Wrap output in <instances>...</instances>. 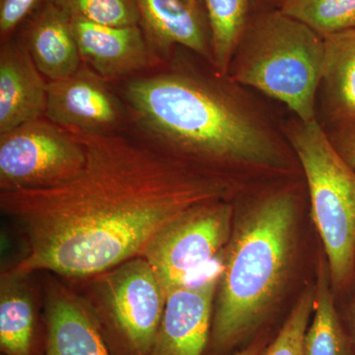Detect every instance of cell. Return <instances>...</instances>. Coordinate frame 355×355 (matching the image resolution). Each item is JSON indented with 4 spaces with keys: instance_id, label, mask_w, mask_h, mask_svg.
Masks as SVG:
<instances>
[{
    "instance_id": "cell-10",
    "label": "cell",
    "mask_w": 355,
    "mask_h": 355,
    "mask_svg": "<svg viewBox=\"0 0 355 355\" xmlns=\"http://www.w3.org/2000/svg\"><path fill=\"white\" fill-rule=\"evenodd\" d=\"M71 18L81 60L110 83H121L162 64L141 26L97 24Z\"/></svg>"
},
{
    "instance_id": "cell-7",
    "label": "cell",
    "mask_w": 355,
    "mask_h": 355,
    "mask_svg": "<svg viewBox=\"0 0 355 355\" xmlns=\"http://www.w3.org/2000/svg\"><path fill=\"white\" fill-rule=\"evenodd\" d=\"M232 205L224 200L195 205L168 224L142 254L166 295L216 258L232 233Z\"/></svg>"
},
{
    "instance_id": "cell-5",
    "label": "cell",
    "mask_w": 355,
    "mask_h": 355,
    "mask_svg": "<svg viewBox=\"0 0 355 355\" xmlns=\"http://www.w3.org/2000/svg\"><path fill=\"white\" fill-rule=\"evenodd\" d=\"M286 135L307 180L311 216L323 243L331 286L349 288L355 270V170L316 119L291 121Z\"/></svg>"
},
{
    "instance_id": "cell-3",
    "label": "cell",
    "mask_w": 355,
    "mask_h": 355,
    "mask_svg": "<svg viewBox=\"0 0 355 355\" xmlns=\"http://www.w3.org/2000/svg\"><path fill=\"white\" fill-rule=\"evenodd\" d=\"M296 225L297 202L289 191L263 198L233 224L214 301V354L239 345L272 312L288 277Z\"/></svg>"
},
{
    "instance_id": "cell-21",
    "label": "cell",
    "mask_w": 355,
    "mask_h": 355,
    "mask_svg": "<svg viewBox=\"0 0 355 355\" xmlns=\"http://www.w3.org/2000/svg\"><path fill=\"white\" fill-rule=\"evenodd\" d=\"M69 17L108 26L140 24L135 0H49Z\"/></svg>"
},
{
    "instance_id": "cell-26",
    "label": "cell",
    "mask_w": 355,
    "mask_h": 355,
    "mask_svg": "<svg viewBox=\"0 0 355 355\" xmlns=\"http://www.w3.org/2000/svg\"><path fill=\"white\" fill-rule=\"evenodd\" d=\"M263 349L265 347H263V340H259L252 343L251 345H248L246 349L240 350L234 355H260Z\"/></svg>"
},
{
    "instance_id": "cell-8",
    "label": "cell",
    "mask_w": 355,
    "mask_h": 355,
    "mask_svg": "<svg viewBox=\"0 0 355 355\" xmlns=\"http://www.w3.org/2000/svg\"><path fill=\"white\" fill-rule=\"evenodd\" d=\"M85 161L83 142L46 118L0 133V191L48 188L67 181Z\"/></svg>"
},
{
    "instance_id": "cell-27",
    "label": "cell",
    "mask_w": 355,
    "mask_h": 355,
    "mask_svg": "<svg viewBox=\"0 0 355 355\" xmlns=\"http://www.w3.org/2000/svg\"><path fill=\"white\" fill-rule=\"evenodd\" d=\"M263 1L268 2V3L272 4L275 8H280V6L286 1V0H263Z\"/></svg>"
},
{
    "instance_id": "cell-19",
    "label": "cell",
    "mask_w": 355,
    "mask_h": 355,
    "mask_svg": "<svg viewBox=\"0 0 355 355\" xmlns=\"http://www.w3.org/2000/svg\"><path fill=\"white\" fill-rule=\"evenodd\" d=\"M253 0H202L211 36L212 67L227 77L236 49L252 15Z\"/></svg>"
},
{
    "instance_id": "cell-4",
    "label": "cell",
    "mask_w": 355,
    "mask_h": 355,
    "mask_svg": "<svg viewBox=\"0 0 355 355\" xmlns=\"http://www.w3.org/2000/svg\"><path fill=\"white\" fill-rule=\"evenodd\" d=\"M324 50L316 32L279 8L270 9L252 15L227 77L284 103L298 120L313 121Z\"/></svg>"
},
{
    "instance_id": "cell-22",
    "label": "cell",
    "mask_w": 355,
    "mask_h": 355,
    "mask_svg": "<svg viewBox=\"0 0 355 355\" xmlns=\"http://www.w3.org/2000/svg\"><path fill=\"white\" fill-rule=\"evenodd\" d=\"M315 303V289L306 291L292 308L275 340L260 355H303V340Z\"/></svg>"
},
{
    "instance_id": "cell-25",
    "label": "cell",
    "mask_w": 355,
    "mask_h": 355,
    "mask_svg": "<svg viewBox=\"0 0 355 355\" xmlns=\"http://www.w3.org/2000/svg\"><path fill=\"white\" fill-rule=\"evenodd\" d=\"M350 286H354V295H352V301L349 303L347 320H345V322L343 321V324H345V329H347V334H349L354 354L355 355V270L354 279L350 282Z\"/></svg>"
},
{
    "instance_id": "cell-23",
    "label": "cell",
    "mask_w": 355,
    "mask_h": 355,
    "mask_svg": "<svg viewBox=\"0 0 355 355\" xmlns=\"http://www.w3.org/2000/svg\"><path fill=\"white\" fill-rule=\"evenodd\" d=\"M46 0H0V40L12 38L21 25Z\"/></svg>"
},
{
    "instance_id": "cell-18",
    "label": "cell",
    "mask_w": 355,
    "mask_h": 355,
    "mask_svg": "<svg viewBox=\"0 0 355 355\" xmlns=\"http://www.w3.org/2000/svg\"><path fill=\"white\" fill-rule=\"evenodd\" d=\"M331 287L328 263L321 258L314 288V316L306 330L303 355H354Z\"/></svg>"
},
{
    "instance_id": "cell-6",
    "label": "cell",
    "mask_w": 355,
    "mask_h": 355,
    "mask_svg": "<svg viewBox=\"0 0 355 355\" xmlns=\"http://www.w3.org/2000/svg\"><path fill=\"white\" fill-rule=\"evenodd\" d=\"M87 303L113 355H150L166 304L164 289L144 257L95 275Z\"/></svg>"
},
{
    "instance_id": "cell-24",
    "label": "cell",
    "mask_w": 355,
    "mask_h": 355,
    "mask_svg": "<svg viewBox=\"0 0 355 355\" xmlns=\"http://www.w3.org/2000/svg\"><path fill=\"white\" fill-rule=\"evenodd\" d=\"M327 133L338 153L355 170V121L331 123Z\"/></svg>"
},
{
    "instance_id": "cell-12",
    "label": "cell",
    "mask_w": 355,
    "mask_h": 355,
    "mask_svg": "<svg viewBox=\"0 0 355 355\" xmlns=\"http://www.w3.org/2000/svg\"><path fill=\"white\" fill-rule=\"evenodd\" d=\"M140 26L162 62L177 46L212 65L211 36L202 0H135Z\"/></svg>"
},
{
    "instance_id": "cell-20",
    "label": "cell",
    "mask_w": 355,
    "mask_h": 355,
    "mask_svg": "<svg viewBox=\"0 0 355 355\" xmlns=\"http://www.w3.org/2000/svg\"><path fill=\"white\" fill-rule=\"evenodd\" d=\"M279 9L323 39L355 30V0H286Z\"/></svg>"
},
{
    "instance_id": "cell-9",
    "label": "cell",
    "mask_w": 355,
    "mask_h": 355,
    "mask_svg": "<svg viewBox=\"0 0 355 355\" xmlns=\"http://www.w3.org/2000/svg\"><path fill=\"white\" fill-rule=\"evenodd\" d=\"M44 118L77 135H114L130 128L119 91L84 64L67 78L49 81Z\"/></svg>"
},
{
    "instance_id": "cell-1",
    "label": "cell",
    "mask_w": 355,
    "mask_h": 355,
    "mask_svg": "<svg viewBox=\"0 0 355 355\" xmlns=\"http://www.w3.org/2000/svg\"><path fill=\"white\" fill-rule=\"evenodd\" d=\"M85 161L67 181L0 191L26 251L9 272L93 277L141 257L154 237L195 205L224 200L227 180L160 150L137 135L73 133Z\"/></svg>"
},
{
    "instance_id": "cell-15",
    "label": "cell",
    "mask_w": 355,
    "mask_h": 355,
    "mask_svg": "<svg viewBox=\"0 0 355 355\" xmlns=\"http://www.w3.org/2000/svg\"><path fill=\"white\" fill-rule=\"evenodd\" d=\"M44 331V355H113L87 303L60 284L48 292Z\"/></svg>"
},
{
    "instance_id": "cell-2",
    "label": "cell",
    "mask_w": 355,
    "mask_h": 355,
    "mask_svg": "<svg viewBox=\"0 0 355 355\" xmlns=\"http://www.w3.org/2000/svg\"><path fill=\"white\" fill-rule=\"evenodd\" d=\"M162 62L119 85L130 130L175 157L214 170L224 165L284 169L272 130L218 80Z\"/></svg>"
},
{
    "instance_id": "cell-16",
    "label": "cell",
    "mask_w": 355,
    "mask_h": 355,
    "mask_svg": "<svg viewBox=\"0 0 355 355\" xmlns=\"http://www.w3.org/2000/svg\"><path fill=\"white\" fill-rule=\"evenodd\" d=\"M27 277L2 272L0 282V350L4 355H44Z\"/></svg>"
},
{
    "instance_id": "cell-11",
    "label": "cell",
    "mask_w": 355,
    "mask_h": 355,
    "mask_svg": "<svg viewBox=\"0 0 355 355\" xmlns=\"http://www.w3.org/2000/svg\"><path fill=\"white\" fill-rule=\"evenodd\" d=\"M218 272L167 294L150 355H203L209 345Z\"/></svg>"
},
{
    "instance_id": "cell-14",
    "label": "cell",
    "mask_w": 355,
    "mask_h": 355,
    "mask_svg": "<svg viewBox=\"0 0 355 355\" xmlns=\"http://www.w3.org/2000/svg\"><path fill=\"white\" fill-rule=\"evenodd\" d=\"M15 36L48 81L67 78L83 67L71 18L49 0L21 25Z\"/></svg>"
},
{
    "instance_id": "cell-17",
    "label": "cell",
    "mask_w": 355,
    "mask_h": 355,
    "mask_svg": "<svg viewBox=\"0 0 355 355\" xmlns=\"http://www.w3.org/2000/svg\"><path fill=\"white\" fill-rule=\"evenodd\" d=\"M321 86L331 123L355 121V30L324 38Z\"/></svg>"
},
{
    "instance_id": "cell-13",
    "label": "cell",
    "mask_w": 355,
    "mask_h": 355,
    "mask_svg": "<svg viewBox=\"0 0 355 355\" xmlns=\"http://www.w3.org/2000/svg\"><path fill=\"white\" fill-rule=\"evenodd\" d=\"M48 83L17 37L0 48V133L44 118Z\"/></svg>"
}]
</instances>
